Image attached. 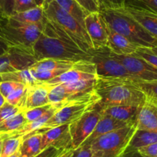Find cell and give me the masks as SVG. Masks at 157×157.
Here are the masks:
<instances>
[{"instance_id": "29", "label": "cell", "mask_w": 157, "mask_h": 157, "mask_svg": "<svg viewBox=\"0 0 157 157\" xmlns=\"http://www.w3.org/2000/svg\"><path fill=\"white\" fill-rule=\"evenodd\" d=\"M132 82L145 94L147 100L157 104V81L132 80Z\"/></svg>"}, {"instance_id": "35", "label": "cell", "mask_w": 157, "mask_h": 157, "mask_svg": "<svg viewBox=\"0 0 157 157\" xmlns=\"http://www.w3.org/2000/svg\"><path fill=\"white\" fill-rule=\"evenodd\" d=\"M25 86H26V85L22 84V83H16V82H0V92L6 99L15 89Z\"/></svg>"}, {"instance_id": "31", "label": "cell", "mask_w": 157, "mask_h": 157, "mask_svg": "<svg viewBox=\"0 0 157 157\" xmlns=\"http://www.w3.org/2000/svg\"><path fill=\"white\" fill-rule=\"evenodd\" d=\"M28 86H25L15 89L6 99V102L9 103V104L19 107L23 110L25 102L26 94H27Z\"/></svg>"}, {"instance_id": "22", "label": "cell", "mask_w": 157, "mask_h": 157, "mask_svg": "<svg viewBox=\"0 0 157 157\" xmlns=\"http://www.w3.org/2000/svg\"><path fill=\"white\" fill-rule=\"evenodd\" d=\"M41 132H35L22 137V141L18 150V157H35L41 151Z\"/></svg>"}, {"instance_id": "48", "label": "cell", "mask_w": 157, "mask_h": 157, "mask_svg": "<svg viewBox=\"0 0 157 157\" xmlns=\"http://www.w3.org/2000/svg\"><path fill=\"white\" fill-rule=\"evenodd\" d=\"M6 51H7V50H6V49H5V48L3 47L2 46L1 43H0V55H2V54H4L5 52H6Z\"/></svg>"}, {"instance_id": "52", "label": "cell", "mask_w": 157, "mask_h": 157, "mask_svg": "<svg viewBox=\"0 0 157 157\" xmlns=\"http://www.w3.org/2000/svg\"><path fill=\"white\" fill-rule=\"evenodd\" d=\"M2 135V134H1V133H0V136H1V135Z\"/></svg>"}, {"instance_id": "17", "label": "cell", "mask_w": 157, "mask_h": 157, "mask_svg": "<svg viewBox=\"0 0 157 157\" xmlns=\"http://www.w3.org/2000/svg\"><path fill=\"white\" fill-rule=\"evenodd\" d=\"M136 127L137 129L157 132V105L146 101L138 113Z\"/></svg>"}, {"instance_id": "10", "label": "cell", "mask_w": 157, "mask_h": 157, "mask_svg": "<svg viewBox=\"0 0 157 157\" xmlns=\"http://www.w3.org/2000/svg\"><path fill=\"white\" fill-rule=\"evenodd\" d=\"M90 52V61L94 63L97 76L138 80L130 73L122 63L111 56L109 51L106 52L105 49H102L98 51L93 50Z\"/></svg>"}, {"instance_id": "9", "label": "cell", "mask_w": 157, "mask_h": 157, "mask_svg": "<svg viewBox=\"0 0 157 157\" xmlns=\"http://www.w3.org/2000/svg\"><path fill=\"white\" fill-rule=\"evenodd\" d=\"M102 114L103 105L99 102L81 118L69 125L72 139V149H77L87 139L96 127Z\"/></svg>"}, {"instance_id": "13", "label": "cell", "mask_w": 157, "mask_h": 157, "mask_svg": "<svg viewBox=\"0 0 157 157\" xmlns=\"http://www.w3.org/2000/svg\"><path fill=\"white\" fill-rule=\"evenodd\" d=\"M35 62L32 53L18 49H8L0 55V74L29 69Z\"/></svg>"}, {"instance_id": "8", "label": "cell", "mask_w": 157, "mask_h": 157, "mask_svg": "<svg viewBox=\"0 0 157 157\" xmlns=\"http://www.w3.org/2000/svg\"><path fill=\"white\" fill-rule=\"evenodd\" d=\"M96 78L64 83L53 86L48 94L49 103L58 104L61 107L69 102L84 98L94 91Z\"/></svg>"}, {"instance_id": "54", "label": "cell", "mask_w": 157, "mask_h": 157, "mask_svg": "<svg viewBox=\"0 0 157 157\" xmlns=\"http://www.w3.org/2000/svg\"><path fill=\"white\" fill-rule=\"evenodd\" d=\"M154 104H155V103H154ZM156 105H157V104H156Z\"/></svg>"}, {"instance_id": "41", "label": "cell", "mask_w": 157, "mask_h": 157, "mask_svg": "<svg viewBox=\"0 0 157 157\" xmlns=\"http://www.w3.org/2000/svg\"><path fill=\"white\" fill-rule=\"evenodd\" d=\"M138 152L144 157H157V142L137 149Z\"/></svg>"}, {"instance_id": "6", "label": "cell", "mask_w": 157, "mask_h": 157, "mask_svg": "<svg viewBox=\"0 0 157 157\" xmlns=\"http://www.w3.org/2000/svg\"><path fill=\"white\" fill-rule=\"evenodd\" d=\"M137 129L136 123L106 133L90 143L94 153L101 157H121Z\"/></svg>"}, {"instance_id": "50", "label": "cell", "mask_w": 157, "mask_h": 157, "mask_svg": "<svg viewBox=\"0 0 157 157\" xmlns=\"http://www.w3.org/2000/svg\"><path fill=\"white\" fill-rule=\"evenodd\" d=\"M9 157H18V152H15V154H13V155H12L11 156H9Z\"/></svg>"}, {"instance_id": "32", "label": "cell", "mask_w": 157, "mask_h": 157, "mask_svg": "<svg viewBox=\"0 0 157 157\" xmlns=\"http://www.w3.org/2000/svg\"><path fill=\"white\" fill-rule=\"evenodd\" d=\"M52 104H48L45 105V106H40V107L34 108V109L24 111L25 116L26 120H27V123L32 122L34 120L38 119L39 117H41L43 114L45 113L52 107Z\"/></svg>"}, {"instance_id": "34", "label": "cell", "mask_w": 157, "mask_h": 157, "mask_svg": "<svg viewBox=\"0 0 157 157\" xmlns=\"http://www.w3.org/2000/svg\"><path fill=\"white\" fill-rule=\"evenodd\" d=\"M23 111L19 107L9 104V103L6 102L2 106L0 107V123L15 114Z\"/></svg>"}, {"instance_id": "38", "label": "cell", "mask_w": 157, "mask_h": 157, "mask_svg": "<svg viewBox=\"0 0 157 157\" xmlns=\"http://www.w3.org/2000/svg\"><path fill=\"white\" fill-rule=\"evenodd\" d=\"M15 0H0V17H9L13 14Z\"/></svg>"}, {"instance_id": "15", "label": "cell", "mask_w": 157, "mask_h": 157, "mask_svg": "<svg viewBox=\"0 0 157 157\" xmlns=\"http://www.w3.org/2000/svg\"><path fill=\"white\" fill-rule=\"evenodd\" d=\"M52 86L44 82H39L28 86L23 111L51 104L48 94Z\"/></svg>"}, {"instance_id": "36", "label": "cell", "mask_w": 157, "mask_h": 157, "mask_svg": "<svg viewBox=\"0 0 157 157\" xmlns=\"http://www.w3.org/2000/svg\"><path fill=\"white\" fill-rule=\"evenodd\" d=\"M87 13L100 12L101 2L100 0H75Z\"/></svg>"}, {"instance_id": "42", "label": "cell", "mask_w": 157, "mask_h": 157, "mask_svg": "<svg viewBox=\"0 0 157 157\" xmlns=\"http://www.w3.org/2000/svg\"><path fill=\"white\" fill-rule=\"evenodd\" d=\"M101 7L120 8L124 6L125 0H100Z\"/></svg>"}, {"instance_id": "37", "label": "cell", "mask_w": 157, "mask_h": 157, "mask_svg": "<svg viewBox=\"0 0 157 157\" xmlns=\"http://www.w3.org/2000/svg\"><path fill=\"white\" fill-rule=\"evenodd\" d=\"M35 0H15L13 14L17 12H25L29 9L37 7Z\"/></svg>"}, {"instance_id": "23", "label": "cell", "mask_w": 157, "mask_h": 157, "mask_svg": "<svg viewBox=\"0 0 157 157\" xmlns=\"http://www.w3.org/2000/svg\"><path fill=\"white\" fill-rule=\"evenodd\" d=\"M81 61V60H80ZM79 61L58 59V58H45L36 61L29 69L32 70H54V69H71L75 68Z\"/></svg>"}, {"instance_id": "49", "label": "cell", "mask_w": 157, "mask_h": 157, "mask_svg": "<svg viewBox=\"0 0 157 157\" xmlns=\"http://www.w3.org/2000/svg\"><path fill=\"white\" fill-rule=\"evenodd\" d=\"M151 49H152V50L155 52V53L157 54V46H155V47H153V48H151Z\"/></svg>"}, {"instance_id": "39", "label": "cell", "mask_w": 157, "mask_h": 157, "mask_svg": "<svg viewBox=\"0 0 157 157\" xmlns=\"http://www.w3.org/2000/svg\"><path fill=\"white\" fill-rule=\"evenodd\" d=\"M94 152L89 144L81 145L77 149H73L69 157H92Z\"/></svg>"}, {"instance_id": "40", "label": "cell", "mask_w": 157, "mask_h": 157, "mask_svg": "<svg viewBox=\"0 0 157 157\" xmlns=\"http://www.w3.org/2000/svg\"><path fill=\"white\" fill-rule=\"evenodd\" d=\"M65 151L64 149H57L53 146H49L41 150L36 156L35 157H59L62 155Z\"/></svg>"}, {"instance_id": "20", "label": "cell", "mask_w": 157, "mask_h": 157, "mask_svg": "<svg viewBox=\"0 0 157 157\" xmlns=\"http://www.w3.org/2000/svg\"><path fill=\"white\" fill-rule=\"evenodd\" d=\"M129 124H131V123L120 121V120L115 119L112 118V117L109 116L107 115H105V114H102V116L101 117L100 120L98 121V124H97L95 129H94L91 135L83 143V145L90 144L93 140H94L98 137L104 135L106 133H108L110 132H112L113 130H116V129H121V128L124 127V126H127Z\"/></svg>"}, {"instance_id": "44", "label": "cell", "mask_w": 157, "mask_h": 157, "mask_svg": "<svg viewBox=\"0 0 157 157\" xmlns=\"http://www.w3.org/2000/svg\"><path fill=\"white\" fill-rule=\"evenodd\" d=\"M35 3L38 6H41V7H44V5L47 2V0H35Z\"/></svg>"}, {"instance_id": "21", "label": "cell", "mask_w": 157, "mask_h": 157, "mask_svg": "<svg viewBox=\"0 0 157 157\" xmlns=\"http://www.w3.org/2000/svg\"><path fill=\"white\" fill-rule=\"evenodd\" d=\"M10 17L16 21L25 23V24L38 26L41 30L46 22L44 7H41V6H37L25 12L14 13Z\"/></svg>"}, {"instance_id": "18", "label": "cell", "mask_w": 157, "mask_h": 157, "mask_svg": "<svg viewBox=\"0 0 157 157\" xmlns=\"http://www.w3.org/2000/svg\"><path fill=\"white\" fill-rule=\"evenodd\" d=\"M123 8L144 29L157 39V15L130 6H124Z\"/></svg>"}, {"instance_id": "47", "label": "cell", "mask_w": 157, "mask_h": 157, "mask_svg": "<svg viewBox=\"0 0 157 157\" xmlns=\"http://www.w3.org/2000/svg\"><path fill=\"white\" fill-rule=\"evenodd\" d=\"M7 134H2V135L0 136V157H1V151H2V139L4 138Z\"/></svg>"}, {"instance_id": "25", "label": "cell", "mask_w": 157, "mask_h": 157, "mask_svg": "<svg viewBox=\"0 0 157 157\" xmlns=\"http://www.w3.org/2000/svg\"><path fill=\"white\" fill-rule=\"evenodd\" d=\"M54 1L56 2L60 7L62 8L67 13L73 16L84 28V18L88 15V13L75 0H54Z\"/></svg>"}, {"instance_id": "45", "label": "cell", "mask_w": 157, "mask_h": 157, "mask_svg": "<svg viewBox=\"0 0 157 157\" xmlns=\"http://www.w3.org/2000/svg\"><path fill=\"white\" fill-rule=\"evenodd\" d=\"M72 151H73V149H68V150L65 151V152H64L62 155H60L59 157H69L71 155V154Z\"/></svg>"}, {"instance_id": "19", "label": "cell", "mask_w": 157, "mask_h": 157, "mask_svg": "<svg viewBox=\"0 0 157 157\" xmlns=\"http://www.w3.org/2000/svg\"><path fill=\"white\" fill-rule=\"evenodd\" d=\"M141 107L133 106H103V114L115 119L128 123H136L138 113Z\"/></svg>"}, {"instance_id": "16", "label": "cell", "mask_w": 157, "mask_h": 157, "mask_svg": "<svg viewBox=\"0 0 157 157\" xmlns=\"http://www.w3.org/2000/svg\"><path fill=\"white\" fill-rule=\"evenodd\" d=\"M139 48L137 45L108 27L107 49L110 53L117 55H133Z\"/></svg>"}, {"instance_id": "4", "label": "cell", "mask_w": 157, "mask_h": 157, "mask_svg": "<svg viewBox=\"0 0 157 157\" xmlns=\"http://www.w3.org/2000/svg\"><path fill=\"white\" fill-rule=\"evenodd\" d=\"M41 29L28 25L12 17H0V43L8 49H18L33 54V46L39 37Z\"/></svg>"}, {"instance_id": "7", "label": "cell", "mask_w": 157, "mask_h": 157, "mask_svg": "<svg viewBox=\"0 0 157 157\" xmlns=\"http://www.w3.org/2000/svg\"><path fill=\"white\" fill-rule=\"evenodd\" d=\"M99 102L100 97L95 90L84 98L69 102L58 109L38 132L41 133L48 129L61 125H70L81 118L85 112L91 109Z\"/></svg>"}, {"instance_id": "53", "label": "cell", "mask_w": 157, "mask_h": 157, "mask_svg": "<svg viewBox=\"0 0 157 157\" xmlns=\"http://www.w3.org/2000/svg\"><path fill=\"white\" fill-rule=\"evenodd\" d=\"M48 1H50V0H47V2H48Z\"/></svg>"}, {"instance_id": "2", "label": "cell", "mask_w": 157, "mask_h": 157, "mask_svg": "<svg viewBox=\"0 0 157 157\" xmlns=\"http://www.w3.org/2000/svg\"><path fill=\"white\" fill-rule=\"evenodd\" d=\"M94 90L103 106H133L142 107L146 95L127 78L97 76Z\"/></svg>"}, {"instance_id": "46", "label": "cell", "mask_w": 157, "mask_h": 157, "mask_svg": "<svg viewBox=\"0 0 157 157\" xmlns=\"http://www.w3.org/2000/svg\"><path fill=\"white\" fill-rule=\"evenodd\" d=\"M6 102V98H5L4 96H3L1 94V92H0V107H1L2 106L3 104H4Z\"/></svg>"}, {"instance_id": "11", "label": "cell", "mask_w": 157, "mask_h": 157, "mask_svg": "<svg viewBox=\"0 0 157 157\" xmlns=\"http://www.w3.org/2000/svg\"><path fill=\"white\" fill-rule=\"evenodd\" d=\"M84 28L90 38L94 50L107 49L108 26L101 12L89 13L84 18Z\"/></svg>"}, {"instance_id": "51", "label": "cell", "mask_w": 157, "mask_h": 157, "mask_svg": "<svg viewBox=\"0 0 157 157\" xmlns=\"http://www.w3.org/2000/svg\"><path fill=\"white\" fill-rule=\"evenodd\" d=\"M92 157H101V156H100V155H98V154H97V153H94V154H93V155H92Z\"/></svg>"}, {"instance_id": "3", "label": "cell", "mask_w": 157, "mask_h": 157, "mask_svg": "<svg viewBox=\"0 0 157 157\" xmlns=\"http://www.w3.org/2000/svg\"><path fill=\"white\" fill-rule=\"evenodd\" d=\"M100 12L109 28L140 47L153 48L157 46L156 38L144 29L123 7H101Z\"/></svg>"}, {"instance_id": "24", "label": "cell", "mask_w": 157, "mask_h": 157, "mask_svg": "<svg viewBox=\"0 0 157 157\" xmlns=\"http://www.w3.org/2000/svg\"><path fill=\"white\" fill-rule=\"evenodd\" d=\"M157 142V132L152 131L136 129L133 134L127 149L124 152L137 151L143 146H148Z\"/></svg>"}, {"instance_id": "14", "label": "cell", "mask_w": 157, "mask_h": 157, "mask_svg": "<svg viewBox=\"0 0 157 157\" xmlns=\"http://www.w3.org/2000/svg\"><path fill=\"white\" fill-rule=\"evenodd\" d=\"M41 150L49 146L68 150L72 149V139L69 125H61L41 132Z\"/></svg>"}, {"instance_id": "33", "label": "cell", "mask_w": 157, "mask_h": 157, "mask_svg": "<svg viewBox=\"0 0 157 157\" xmlns=\"http://www.w3.org/2000/svg\"><path fill=\"white\" fill-rule=\"evenodd\" d=\"M134 54L157 68V54L152 50L151 48L140 47L136 51Z\"/></svg>"}, {"instance_id": "28", "label": "cell", "mask_w": 157, "mask_h": 157, "mask_svg": "<svg viewBox=\"0 0 157 157\" xmlns=\"http://www.w3.org/2000/svg\"><path fill=\"white\" fill-rule=\"evenodd\" d=\"M22 137L6 135L2 142L1 157H9L18 152Z\"/></svg>"}, {"instance_id": "26", "label": "cell", "mask_w": 157, "mask_h": 157, "mask_svg": "<svg viewBox=\"0 0 157 157\" xmlns=\"http://www.w3.org/2000/svg\"><path fill=\"white\" fill-rule=\"evenodd\" d=\"M27 123L24 111L18 112L0 123V133L10 135L21 129Z\"/></svg>"}, {"instance_id": "27", "label": "cell", "mask_w": 157, "mask_h": 157, "mask_svg": "<svg viewBox=\"0 0 157 157\" xmlns=\"http://www.w3.org/2000/svg\"><path fill=\"white\" fill-rule=\"evenodd\" d=\"M5 81L16 82L26 86H31L38 82L34 78L29 69L0 74V82Z\"/></svg>"}, {"instance_id": "12", "label": "cell", "mask_w": 157, "mask_h": 157, "mask_svg": "<svg viewBox=\"0 0 157 157\" xmlns=\"http://www.w3.org/2000/svg\"><path fill=\"white\" fill-rule=\"evenodd\" d=\"M110 55L122 63L130 74L138 80L143 81H157V68L141 57L133 54L128 55Z\"/></svg>"}, {"instance_id": "5", "label": "cell", "mask_w": 157, "mask_h": 157, "mask_svg": "<svg viewBox=\"0 0 157 157\" xmlns=\"http://www.w3.org/2000/svg\"><path fill=\"white\" fill-rule=\"evenodd\" d=\"M44 11L48 21L67 35L83 51L90 52L94 50L85 29L73 16L60 7L56 2L54 0L47 2L44 6Z\"/></svg>"}, {"instance_id": "1", "label": "cell", "mask_w": 157, "mask_h": 157, "mask_svg": "<svg viewBox=\"0 0 157 157\" xmlns=\"http://www.w3.org/2000/svg\"><path fill=\"white\" fill-rule=\"evenodd\" d=\"M36 61L45 58L80 61L90 60L91 52L83 51L63 32L54 27L46 18L39 37L33 46Z\"/></svg>"}, {"instance_id": "30", "label": "cell", "mask_w": 157, "mask_h": 157, "mask_svg": "<svg viewBox=\"0 0 157 157\" xmlns=\"http://www.w3.org/2000/svg\"><path fill=\"white\" fill-rule=\"evenodd\" d=\"M124 6L157 15V0H125Z\"/></svg>"}, {"instance_id": "43", "label": "cell", "mask_w": 157, "mask_h": 157, "mask_svg": "<svg viewBox=\"0 0 157 157\" xmlns=\"http://www.w3.org/2000/svg\"><path fill=\"white\" fill-rule=\"evenodd\" d=\"M121 157H144L138 152V151H132V152H124Z\"/></svg>"}]
</instances>
